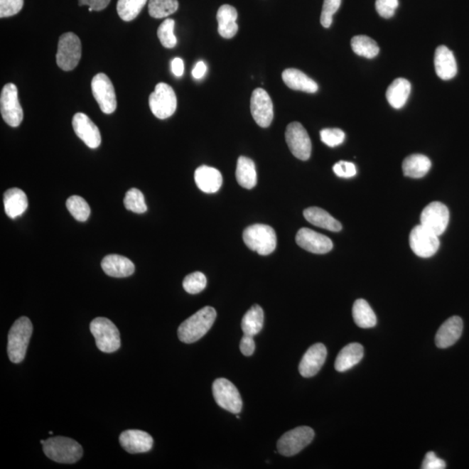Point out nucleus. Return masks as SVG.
<instances>
[{
    "label": "nucleus",
    "mask_w": 469,
    "mask_h": 469,
    "mask_svg": "<svg viewBox=\"0 0 469 469\" xmlns=\"http://www.w3.org/2000/svg\"><path fill=\"white\" fill-rule=\"evenodd\" d=\"M216 318L217 311L212 307L206 306L195 312L179 326L178 335L180 341L185 343L198 341L208 333Z\"/></svg>",
    "instance_id": "f257e3e1"
},
{
    "label": "nucleus",
    "mask_w": 469,
    "mask_h": 469,
    "mask_svg": "<svg viewBox=\"0 0 469 469\" xmlns=\"http://www.w3.org/2000/svg\"><path fill=\"white\" fill-rule=\"evenodd\" d=\"M33 330V323L26 316L16 320L8 334L7 353L11 362L21 363L25 359Z\"/></svg>",
    "instance_id": "f03ea898"
},
{
    "label": "nucleus",
    "mask_w": 469,
    "mask_h": 469,
    "mask_svg": "<svg viewBox=\"0 0 469 469\" xmlns=\"http://www.w3.org/2000/svg\"><path fill=\"white\" fill-rule=\"evenodd\" d=\"M43 451L49 459L58 463L72 464L83 456V448L68 437L54 436L43 444Z\"/></svg>",
    "instance_id": "7ed1b4c3"
},
{
    "label": "nucleus",
    "mask_w": 469,
    "mask_h": 469,
    "mask_svg": "<svg viewBox=\"0 0 469 469\" xmlns=\"http://www.w3.org/2000/svg\"><path fill=\"white\" fill-rule=\"evenodd\" d=\"M242 238L248 247L262 256H268L276 247V234L272 227L254 225L244 230Z\"/></svg>",
    "instance_id": "20e7f679"
},
{
    "label": "nucleus",
    "mask_w": 469,
    "mask_h": 469,
    "mask_svg": "<svg viewBox=\"0 0 469 469\" xmlns=\"http://www.w3.org/2000/svg\"><path fill=\"white\" fill-rule=\"evenodd\" d=\"M90 330L95 338L97 349L104 353H113L119 349L121 339L119 330L111 320L97 318L90 324Z\"/></svg>",
    "instance_id": "39448f33"
},
{
    "label": "nucleus",
    "mask_w": 469,
    "mask_h": 469,
    "mask_svg": "<svg viewBox=\"0 0 469 469\" xmlns=\"http://www.w3.org/2000/svg\"><path fill=\"white\" fill-rule=\"evenodd\" d=\"M149 104L156 117L166 119L173 115L177 109V96L169 85L159 83L149 97Z\"/></svg>",
    "instance_id": "423d86ee"
},
{
    "label": "nucleus",
    "mask_w": 469,
    "mask_h": 469,
    "mask_svg": "<svg viewBox=\"0 0 469 469\" xmlns=\"http://www.w3.org/2000/svg\"><path fill=\"white\" fill-rule=\"evenodd\" d=\"M81 41L76 34L66 33L58 41L57 64L63 70L70 72L75 69L80 61Z\"/></svg>",
    "instance_id": "0eeeda50"
},
{
    "label": "nucleus",
    "mask_w": 469,
    "mask_h": 469,
    "mask_svg": "<svg viewBox=\"0 0 469 469\" xmlns=\"http://www.w3.org/2000/svg\"><path fill=\"white\" fill-rule=\"evenodd\" d=\"M314 437V430L307 426L289 430L277 441V451L284 456L295 455L310 445Z\"/></svg>",
    "instance_id": "6e6552de"
},
{
    "label": "nucleus",
    "mask_w": 469,
    "mask_h": 469,
    "mask_svg": "<svg viewBox=\"0 0 469 469\" xmlns=\"http://www.w3.org/2000/svg\"><path fill=\"white\" fill-rule=\"evenodd\" d=\"M0 112L3 119L11 127H18L23 119V109L19 103L17 86L7 84L4 86L0 96Z\"/></svg>",
    "instance_id": "1a4fd4ad"
},
{
    "label": "nucleus",
    "mask_w": 469,
    "mask_h": 469,
    "mask_svg": "<svg viewBox=\"0 0 469 469\" xmlns=\"http://www.w3.org/2000/svg\"><path fill=\"white\" fill-rule=\"evenodd\" d=\"M212 393L215 401L222 409L237 414L242 411L241 394L232 382L225 378L217 379L213 382Z\"/></svg>",
    "instance_id": "9d476101"
},
{
    "label": "nucleus",
    "mask_w": 469,
    "mask_h": 469,
    "mask_svg": "<svg viewBox=\"0 0 469 469\" xmlns=\"http://www.w3.org/2000/svg\"><path fill=\"white\" fill-rule=\"evenodd\" d=\"M92 90L94 99L105 114H112L117 109V97L114 86L104 73H97L92 78Z\"/></svg>",
    "instance_id": "9b49d317"
},
{
    "label": "nucleus",
    "mask_w": 469,
    "mask_h": 469,
    "mask_svg": "<svg viewBox=\"0 0 469 469\" xmlns=\"http://www.w3.org/2000/svg\"><path fill=\"white\" fill-rule=\"evenodd\" d=\"M285 139L289 150L296 158L306 161L311 155V141L305 128L298 122H293L287 126Z\"/></svg>",
    "instance_id": "f8f14e48"
},
{
    "label": "nucleus",
    "mask_w": 469,
    "mask_h": 469,
    "mask_svg": "<svg viewBox=\"0 0 469 469\" xmlns=\"http://www.w3.org/2000/svg\"><path fill=\"white\" fill-rule=\"evenodd\" d=\"M409 244L416 256L428 258L439 249L440 240L437 234L420 225L414 227L410 233Z\"/></svg>",
    "instance_id": "ddd939ff"
},
{
    "label": "nucleus",
    "mask_w": 469,
    "mask_h": 469,
    "mask_svg": "<svg viewBox=\"0 0 469 469\" xmlns=\"http://www.w3.org/2000/svg\"><path fill=\"white\" fill-rule=\"evenodd\" d=\"M448 222L449 210L443 203L433 202L422 210L421 225L438 237L447 230Z\"/></svg>",
    "instance_id": "4468645a"
},
{
    "label": "nucleus",
    "mask_w": 469,
    "mask_h": 469,
    "mask_svg": "<svg viewBox=\"0 0 469 469\" xmlns=\"http://www.w3.org/2000/svg\"><path fill=\"white\" fill-rule=\"evenodd\" d=\"M250 112L259 126L267 128L271 125L274 119V107L271 97L265 90L257 88L253 92Z\"/></svg>",
    "instance_id": "2eb2a0df"
},
{
    "label": "nucleus",
    "mask_w": 469,
    "mask_h": 469,
    "mask_svg": "<svg viewBox=\"0 0 469 469\" xmlns=\"http://www.w3.org/2000/svg\"><path fill=\"white\" fill-rule=\"evenodd\" d=\"M296 241L301 248L314 254H326L333 249L330 238L308 228H302L297 232Z\"/></svg>",
    "instance_id": "dca6fc26"
},
{
    "label": "nucleus",
    "mask_w": 469,
    "mask_h": 469,
    "mask_svg": "<svg viewBox=\"0 0 469 469\" xmlns=\"http://www.w3.org/2000/svg\"><path fill=\"white\" fill-rule=\"evenodd\" d=\"M72 127L78 138L89 148L99 147L102 141L100 131L87 115L76 113L72 119Z\"/></svg>",
    "instance_id": "f3484780"
},
{
    "label": "nucleus",
    "mask_w": 469,
    "mask_h": 469,
    "mask_svg": "<svg viewBox=\"0 0 469 469\" xmlns=\"http://www.w3.org/2000/svg\"><path fill=\"white\" fill-rule=\"evenodd\" d=\"M327 349L323 343L311 346L303 355L299 365V372L303 377H312L318 374L326 361Z\"/></svg>",
    "instance_id": "a211bd4d"
},
{
    "label": "nucleus",
    "mask_w": 469,
    "mask_h": 469,
    "mask_svg": "<svg viewBox=\"0 0 469 469\" xmlns=\"http://www.w3.org/2000/svg\"><path fill=\"white\" fill-rule=\"evenodd\" d=\"M119 441L124 451L130 453H146L153 446V438L148 433L138 429L124 431L119 436Z\"/></svg>",
    "instance_id": "6ab92c4d"
},
{
    "label": "nucleus",
    "mask_w": 469,
    "mask_h": 469,
    "mask_svg": "<svg viewBox=\"0 0 469 469\" xmlns=\"http://www.w3.org/2000/svg\"><path fill=\"white\" fill-rule=\"evenodd\" d=\"M463 330V319L459 316H452L438 330L436 335V346L440 349L453 346L460 339Z\"/></svg>",
    "instance_id": "aec40b11"
},
{
    "label": "nucleus",
    "mask_w": 469,
    "mask_h": 469,
    "mask_svg": "<svg viewBox=\"0 0 469 469\" xmlns=\"http://www.w3.org/2000/svg\"><path fill=\"white\" fill-rule=\"evenodd\" d=\"M101 266L107 275L117 279L130 276L135 271V265L129 258L116 254L105 257Z\"/></svg>",
    "instance_id": "412c9836"
},
{
    "label": "nucleus",
    "mask_w": 469,
    "mask_h": 469,
    "mask_svg": "<svg viewBox=\"0 0 469 469\" xmlns=\"http://www.w3.org/2000/svg\"><path fill=\"white\" fill-rule=\"evenodd\" d=\"M435 68L437 76L443 80H451L457 74L455 55L447 46L437 47L435 54Z\"/></svg>",
    "instance_id": "4be33fe9"
},
{
    "label": "nucleus",
    "mask_w": 469,
    "mask_h": 469,
    "mask_svg": "<svg viewBox=\"0 0 469 469\" xmlns=\"http://www.w3.org/2000/svg\"><path fill=\"white\" fill-rule=\"evenodd\" d=\"M195 182L203 193H216L222 186V177L215 168L203 166L195 171Z\"/></svg>",
    "instance_id": "5701e85b"
},
{
    "label": "nucleus",
    "mask_w": 469,
    "mask_h": 469,
    "mask_svg": "<svg viewBox=\"0 0 469 469\" xmlns=\"http://www.w3.org/2000/svg\"><path fill=\"white\" fill-rule=\"evenodd\" d=\"M4 207L10 218L15 219L22 216L28 207L26 194L18 188H11L4 195Z\"/></svg>",
    "instance_id": "b1692460"
},
{
    "label": "nucleus",
    "mask_w": 469,
    "mask_h": 469,
    "mask_svg": "<svg viewBox=\"0 0 469 469\" xmlns=\"http://www.w3.org/2000/svg\"><path fill=\"white\" fill-rule=\"evenodd\" d=\"M365 355V349L360 343H350L339 352L335 359V369L338 372H345L358 365Z\"/></svg>",
    "instance_id": "393cba45"
},
{
    "label": "nucleus",
    "mask_w": 469,
    "mask_h": 469,
    "mask_svg": "<svg viewBox=\"0 0 469 469\" xmlns=\"http://www.w3.org/2000/svg\"><path fill=\"white\" fill-rule=\"evenodd\" d=\"M283 80L289 88L295 91L315 93L318 91V85L306 74L297 69H287L281 74Z\"/></svg>",
    "instance_id": "a878e982"
},
{
    "label": "nucleus",
    "mask_w": 469,
    "mask_h": 469,
    "mask_svg": "<svg viewBox=\"0 0 469 469\" xmlns=\"http://www.w3.org/2000/svg\"><path fill=\"white\" fill-rule=\"evenodd\" d=\"M218 33L225 38H232L238 31L237 23V11L236 8L224 5L219 8L217 14Z\"/></svg>",
    "instance_id": "bb28decb"
},
{
    "label": "nucleus",
    "mask_w": 469,
    "mask_h": 469,
    "mask_svg": "<svg viewBox=\"0 0 469 469\" xmlns=\"http://www.w3.org/2000/svg\"><path fill=\"white\" fill-rule=\"evenodd\" d=\"M303 216L308 222L319 228L330 230V232H338L342 230L341 222L336 220L326 210L318 208V207H310L303 211Z\"/></svg>",
    "instance_id": "cd10ccee"
},
{
    "label": "nucleus",
    "mask_w": 469,
    "mask_h": 469,
    "mask_svg": "<svg viewBox=\"0 0 469 469\" xmlns=\"http://www.w3.org/2000/svg\"><path fill=\"white\" fill-rule=\"evenodd\" d=\"M410 92H411V84L409 81L405 78H397L387 90V100L393 108L401 109L408 101Z\"/></svg>",
    "instance_id": "c85d7f7f"
},
{
    "label": "nucleus",
    "mask_w": 469,
    "mask_h": 469,
    "mask_svg": "<svg viewBox=\"0 0 469 469\" xmlns=\"http://www.w3.org/2000/svg\"><path fill=\"white\" fill-rule=\"evenodd\" d=\"M431 168L428 156L421 154L409 156L402 163V171L406 177L421 178L427 175Z\"/></svg>",
    "instance_id": "c756f323"
},
{
    "label": "nucleus",
    "mask_w": 469,
    "mask_h": 469,
    "mask_svg": "<svg viewBox=\"0 0 469 469\" xmlns=\"http://www.w3.org/2000/svg\"><path fill=\"white\" fill-rule=\"evenodd\" d=\"M236 177L242 187L252 189L257 185V180L255 163L246 156H240L237 160Z\"/></svg>",
    "instance_id": "7c9ffc66"
},
{
    "label": "nucleus",
    "mask_w": 469,
    "mask_h": 469,
    "mask_svg": "<svg viewBox=\"0 0 469 469\" xmlns=\"http://www.w3.org/2000/svg\"><path fill=\"white\" fill-rule=\"evenodd\" d=\"M352 315L357 325L362 328H373L377 325V318L370 305L365 299L355 301Z\"/></svg>",
    "instance_id": "2f4dec72"
},
{
    "label": "nucleus",
    "mask_w": 469,
    "mask_h": 469,
    "mask_svg": "<svg viewBox=\"0 0 469 469\" xmlns=\"http://www.w3.org/2000/svg\"><path fill=\"white\" fill-rule=\"evenodd\" d=\"M264 314L259 305H253L242 320V330L244 334L255 336L263 330Z\"/></svg>",
    "instance_id": "473e14b6"
},
{
    "label": "nucleus",
    "mask_w": 469,
    "mask_h": 469,
    "mask_svg": "<svg viewBox=\"0 0 469 469\" xmlns=\"http://www.w3.org/2000/svg\"><path fill=\"white\" fill-rule=\"evenodd\" d=\"M351 47L355 54L367 58H374L380 52L377 43L365 35H359L352 38Z\"/></svg>",
    "instance_id": "72a5a7b5"
},
{
    "label": "nucleus",
    "mask_w": 469,
    "mask_h": 469,
    "mask_svg": "<svg viewBox=\"0 0 469 469\" xmlns=\"http://www.w3.org/2000/svg\"><path fill=\"white\" fill-rule=\"evenodd\" d=\"M148 0H119L117 14L124 21H131L138 17Z\"/></svg>",
    "instance_id": "f704fd0d"
},
{
    "label": "nucleus",
    "mask_w": 469,
    "mask_h": 469,
    "mask_svg": "<svg viewBox=\"0 0 469 469\" xmlns=\"http://www.w3.org/2000/svg\"><path fill=\"white\" fill-rule=\"evenodd\" d=\"M178 6V0H150L149 14L155 18H166L176 13Z\"/></svg>",
    "instance_id": "c9c22d12"
},
{
    "label": "nucleus",
    "mask_w": 469,
    "mask_h": 469,
    "mask_svg": "<svg viewBox=\"0 0 469 469\" xmlns=\"http://www.w3.org/2000/svg\"><path fill=\"white\" fill-rule=\"evenodd\" d=\"M66 207L72 216L77 221L85 222L91 214V209L83 198L80 195H72L66 201Z\"/></svg>",
    "instance_id": "e433bc0d"
},
{
    "label": "nucleus",
    "mask_w": 469,
    "mask_h": 469,
    "mask_svg": "<svg viewBox=\"0 0 469 469\" xmlns=\"http://www.w3.org/2000/svg\"><path fill=\"white\" fill-rule=\"evenodd\" d=\"M124 205L125 208L132 212L143 214L146 212L147 205L142 193L136 188H131L125 194Z\"/></svg>",
    "instance_id": "4c0bfd02"
},
{
    "label": "nucleus",
    "mask_w": 469,
    "mask_h": 469,
    "mask_svg": "<svg viewBox=\"0 0 469 469\" xmlns=\"http://www.w3.org/2000/svg\"><path fill=\"white\" fill-rule=\"evenodd\" d=\"M175 21L173 19L167 18L158 30V36L160 42L166 48H174L177 45L178 39L174 34Z\"/></svg>",
    "instance_id": "58836bf2"
},
{
    "label": "nucleus",
    "mask_w": 469,
    "mask_h": 469,
    "mask_svg": "<svg viewBox=\"0 0 469 469\" xmlns=\"http://www.w3.org/2000/svg\"><path fill=\"white\" fill-rule=\"evenodd\" d=\"M207 279L205 274L194 272L185 276L183 281V287L189 294H198L206 288Z\"/></svg>",
    "instance_id": "ea45409f"
},
{
    "label": "nucleus",
    "mask_w": 469,
    "mask_h": 469,
    "mask_svg": "<svg viewBox=\"0 0 469 469\" xmlns=\"http://www.w3.org/2000/svg\"><path fill=\"white\" fill-rule=\"evenodd\" d=\"M342 0H324L322 14H320V23L325 28H328L333 22V16L341 6Z\"/></svg>",
    "instance_id": "a19ab883"
},
{
    "label": "nucleus",
    "mask_w": 469,
    "mask_h": 469,
    "mask_svg": "<svg viewBox=\"0 0 469 469\" xmlns=\"http://www.w3.org/2000/svg\"><path fill=\"white\" fill-rule=\"evenodd\" d=\"M320 136L323 143L330 147L338 146L345 139V133L340 129H323L320 131Z\"/></svg>",
    "instance_id": "79ce46f5"
},
{
    "label": "nucleus",
    "mask_w": 469,
    "mask_h": 469,
    "mask_svg": "<svg viewBox=\"0 0 469 469\" xmlns=\"http://www.w3.org/2000/svg\"><path fill=\"white\" fill-rule=\"evenodd\" d=\"M23 0H0V18L11 17L22 10Z\"/></svg>",
    "instance_id": "37998d69"
},
{
    "label": "nucleus",
    "mask_w": 469,
    "mask_h": 469,
    "mask_svg": "<svg viewBox=\"0 0 469 469\" xmlns=\"http://www.w3.org/2000/svg\"><path fill=\"white\" fill-rule=\"evenodd\" d=\"M398 6V0H377L375 2L377 13L384 18H392Z\"/></svg>",
    "instance_id": "c03bdc74"
},
{
    "label": "nucleus",
    "mask_w": 469,
    "mask_h": 469,
    "mask_svg": "<svg viewBox=\"0 0 469 469\" xmlns=\"http://www.w3.org/2000/svg\"><path fill=\"white\" fill-rule=\"evenodd\" d=\"M335 174L339 178H350L357 175V168L353 163L340 161L333 167Z\"/></svg>",
    "instance_id": "a18cd8bd"
},
{
    "label": "nucleus",
    "mask_w": 469,
    "mask_h": 469,
    "mask_svg": "<svg viewBox=\"0 0 469 469\" xmlns=\"http://www.w3.org/2000/svg\"><path fill=\"white\" fill-rule=\"evenodd\" d=\"M421 468L444 469L446 468V463L443 459L437 457L435 453L430 451L425 455V459L424 463H422Z\"/></svg>",
    "instance_id": "49530a36"
},
{
    "label": "nucleus",
    "mask_w": 469,
    "mask_h": 469,
    "mask_svg": "<svg viewBox=\"0 0 469 469\" xmlns=\"http://www.w3.org/2000/svg\"><path fill=\"white\" fill-rule=\"evenodd\" d=\"M256 350V343L254 341V336L244 334L240 342V350L245 357L252 355Z\"/></svg>",
    "instance_id": "de8ad7c7"
},
{
    "label": "nucleus",
    "mask_w": 469,
    "mask_h": 469,
    "mask_svg": "<svg viewBox=\"0 0 469 469\" xmlns=\"http://www.w3.org/2000/svg\"><path fill=\"white\" fill-rule=\"evenodd\" d=\"M111 2V0H78L80 6H87L92 8L93 11H99L105 9Z\"/></svg>",
    "instance_id": "09e8293b"
},
{
    "label": "nucleus",
    "mask_w": 469,
    "mask_h": 469,
    "mask_svg": "<svg viewBox=\"0 0 469 469\" xmlns=\"http://www.w3.org/2000/svg\"><path fill=\"white\" fill-rule=\"evenodd\" d=\"M171 70L175 76H183V72H185V63H183L181 58H176L173 60H172Z\"/></svg>",
    "instance_id": "8fccbe9b"
},
{
    "label": "nucleus",
    "mask_w": 469,
    "mask_h": 469,
    "mask_svg": "<svg viewBox=\"0 0 469 469\" xmlns=\"http://www.w3.org/2000/svg\"><path fill=\"white\" fill-rule=\"evenodd\" d=\"M206 72L207 65H205V63L199 61L193 70V77L195 80H201V78L205 75Z\"/></svg>",
    "instance_id": "3c124183"
},
{
    "label": "nucleus",
    "mask_w": 469,
    "mask_h": 469,
    "mask_svg": "<svg viewBox=\"0 0 469 469\" xmlns=\"http://www.w3.org/2000/svg\"><path fill=\"white\" fill-rule=\"evenodd\" d=\"M45 443V441H44V440H41V443L42 445L44 444Z\"/></svg>",
    "instance_id": "603ef678"
},
{
    "label": "nucleus",
    "mask_w": 469,
    "mask_h": 469,
    "mask_svg": "<svg viewBox=\"0 0 469 469\" xmlns=\"http://www.w3.org/2000/svg\"><path fill=\"white\" fill-rule=\"evenodd\" d=\"M53 432L50 431L49 432V435H53Z\"/></svg>",
    "instance_id": "864d4df0"
}]
</instances>
